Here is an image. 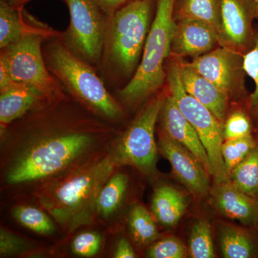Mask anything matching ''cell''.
I'll return each mask as SVG.
<instances>
[{"label":"cell","mask_w":258,"mask_h":258,"mask_svg":"<svg viewBox=\"0 0 258 258\" xmlns=\"http://www.w3.org/2000/svg\"><path fill=\"white\" fill-rule=\"evenodd\" d=\"M66 123L35 139L17 158L7 175L9 184L28 182L57 174L87 152L103 132L101 126L88 120Z\"/></svg>","instance_id":"obj_1"},{"label":"cell","mask_w":258,"mask_h":258,"mask_svg":"<svg viewBox=\"0 0 258 258\" xmlns=\"http://www.w3.org/2000/svg\"><path fill=\"white\" fill-rule=\"evenodd\" d=\"M116 165L113 155H107L70 169L42 187L40 205L71 230L89 223L98 195Z\"/></svg>","instance_id":"obj_2"},{"label":"cell","mask_w":258,"mask_h":258,"mask_svg":"<svg viewBox=\"0 0 258 258\" xmlns=\"http://www.w3.org/2000/svg\"><path fill=\"white\" fill-rule=\"evenodd\" d=\"M156 8L155 0H132L109 19L102 59L111 72L123 77L134 76Z\"/></svg>","instance_id":"obj_3"},{"label":"cell","mask_w":258,"mask_h":258,"mask_svg":"<svg viewBox=\"0 0 258 258\" xmlns=\"http://www.w3.org/2000/svg\"><path fill=\"white\" fill-rule=\"evenodd\" d=\"M43 54L51 74L76 99L105 118L115 120L122 116V108L107 91L94 67L70 50L62 39L46 42Z\"/></svg>","instance_id":"obj_4"},{"label":"cell","mask_w":258,"mask_h":258,"mask_svg":"<svg viewBox=\"0 0 258 258\" xmlns=\"http://www.w3.org/2000/svg\"><path fill=\"white\" fill-rule=\"evenodd\" d=\"M175 0H157V8L142 52L133 77L120 89V101L132 106L142 103L157 92L166 80L164 61L171 55L175 27Z\"/></svg>","instance_id":"obj_5"},{"label":"cell","mask_w":258,"mask_h":258,"mask_svg":"<svg viewBox=\"0 0 258 258\" xmlns=\"http://www.w3.org/2000/svg\"><path fill=\"white\" fill-rule=\"evenodd\" d=\"M166 81L169 94L178 108L196 130L206 149L211 167V175L215 182L229 179L226 174L222 156L223 123L210 109L185 91L177 60L173 61L166 71Z\"/></svg>","instance_id":"obj_6"},{"label":"cell","mask_w":258,"mask_h":258,"mask_svg":"<svg viewBox=\"0 0 258 258\" xmlns=\"http://www.w3.org/2000/svg\"><path fill=\"white\" fill-rule=\"evenodd\" d=\"M45 31L30 30L10 46L1 49L0 61L15 83L38 90L50 98L62 95V85L51 74L43 54Z\"/></svg>","instance_id":"obj_7"},{"label":"cell","mask_w":258,"mask_h":258,"mask_svg":"<svg viewBox=\"0 0 258 258\" xmlns=\"http://www.w3.org/2000/svg\"><path fill=\"white\" fill-rule=\"evenodd\" d=\"M69 8L70 25L62 36L68 47L88 64H101L109 18L96 0H63Z\"/></svg>","instance_id":"obj_8"},{"label":"cell","mask_w":258,"mask_h":258,"mask_svg":"<svg viewBox=\"0 0 258 258\" xmlns=\"http://www.w3.org/2000/svg\"><path fill=\"white\" fill-rule=\"evenodd\" d=\"M165 98L159 96L149 102L125 131L113 155L117 165L127 164L147 175L154 174L158 152L155 127Z\"/></svg>","instance_id":"obj_9"},{"label":"cell","mask_w":258,"mask_h":258,"mask_svg":"<svg viewBox=\"0 0 258 258\" xmlns=\"http://www.w3.org/2000/svg\"><path fill=\"white\" fill-rule=\"evenodd\" d=\"M187 64L199 74L228 93L230 98L247 101L243 55L218 45L208 53L195 57Z\"/></svg>","instance_id":"obj_10"},{"label":"cell","mask_w":258,"mask_h":258,"mask_svg":"<svg viewBox=\"0 0 258 258\" xmlns=\"http://www.w3.org/2000/svg\"><path fill=\"white\" fill-rule=\"evenodd\" d=\"M219 45L244 55L254 44L256 13L252 0H220Z\"/></svg>","instance_id":"obj_11"},{"label":"cell","mask_w":258,"mask_h":258,"mask_svg":"<svg viewBox=\"0 0 258 258\" xmlns=\"http://www.w3.org/2000/svg\"><path fill=\"white\" fill-rule=\"evenodd\" d=\"M161 154L170 163L174 175L195 196L203 198L210 195V174L188 149L162 132L159 139Z\"/></svg>","instance_id":"obj_12"},{"label":"cell","mask_w":258,"mask_h":258,"mask_svg":"<svg viewBox=\"0 0 258 258\" xmlns=\"http://www.w3.org/2000/svg\"><path fill=\"white\" fill-rule=\"evenodd\" d=\"M210 195L214 208L224 216L247 227L258 225V198L241 191L230 179L215 182Z\"/></svg>","instance_id":"obj_13"},{"label":"cell","mask_w":258,"mask_h":258,"mask_svg":"<svg viewBox=\"0 0 258 258\" xmlns=\"http://www.w3.org/2000/svg\"><path fill=\"white\" fill-rule=\"evenodd\" d=\"M218 45V33L208 24L195 20L175 21L171 50V55L174 57L195 58Z\"/></svg>","instance_id":"obj_14"},{"label":"cell","mask_w":258,"mask_h":258,"mask_svg":"<svg viewBox=\"0 0 258 258\" xmlns=\"http://www.w3.org/2000/svg\"><path fill=\"white\" fill-rule=\"evenodd\" d=\"M160 115L163 132L192 153L211 175L208 153L201 139L170 94L166 96Z\"/></svg>","instance_id":"obj_15"},{"label":"cell","mask_w":258,"mask_h":258,"mask_svg":"<svg viewBox=\"0 0 258 258\" xmlns=\"http://www.w3.org/2000/svg\"><path fill=\"white\" fill-rule=\"evenodd\" d=\"M180 76L185 91L206 106L224 123L227 116L228 93L204 77L187 62L178 61Z\"/></svg>","instance_id":"obj_16"},{"label":"cell","mask_w":258,"mask_h":258,"mask_svg":"<svg viewBox=\"0 0 258 258\" xmlns=\"http://www.w3.org/2000/svg\"><path fill=\"white\" fill-rule=\"evenodd\" d=\"M48 98L35 88L22 83H13L0 91V122L8 125L26 114L34 107Z\"/></svg>","instance_id":"obj_17"},{"label":"cell","mask_w":258,"mask_h":258,"mask_svg":"<svg viewBox=\"0 0 258 258\" xmlns=\"http://www.w3.org/2000/svg\"><path fill=\"white\" fill-rule=\"evenodd\" d=\"M187 206V200L184 194L169 185L158 186L153 194V215L159 223L166 227H172L177 225Z\"/></svg>","instance_id":"obj_18"},{"label":"cell","mask_w":258,"mask_h":258,"mask_svg":"<svg viewBox=\"0 0 258 258\" xmlns=\"http://www.w3.org/2000/svg\"><path fill=\"white\" fill-rule=\"evenodd\" d=\"M219 239L223 257L250 258L257 254V246L248 230L230 224L218 225Z\"/></svg>","instance_id":"obj_19"},{"label":"cell","mask_w":258,"mask_h":258,"mask_svg":"<svg viewBox=\"0 0 258 258\" xmlns=\"http://www.w3.org/2000/svg\"><path fill=\"white\" fill-rule=\"evenodd\" d=\"M175 21L195 20L210 25L220 34L221 28L220 0H175L174 8Z\"/></svg>","instance_id":"obj_20"},{"label":"cell","mask_w":258,"mask_h":258,"mask_svg":"<svg viewBox=\"0 0 258 258\" xmlns=\"http://www.w3.org/2000/svg\"><path fill=\"white\" fill-rule=\"evenodd\" d=\"M23 9H18L0 0V47L18 42L29 30L24 25Z\"/></svg>","instance_id":"obj_21"},{"label":"cell","mask_w":258,"mask_h":258,"mask_svg":"<svg viewBox=\"0 0 258 258\" xmlns=\"http://www.w3.org/2000/svg\"><path fill=\"white\" fill-rule=\"evenodd\" d=\"M128 177L123 173L111 176L102 188L97 200L96 212L104 217L113 215L119 207L128 184Z\"/></svg>","instance_id":"obj_22"},{"label":"cell","mask_w":258,"mask_h":258,"mask_svg":"<svg viewBox=\"0 0 258 258\" xmlns=\"http://www.w3.org/2000/svg\"><path fill=\"white\" fill-rule=\"evenodd\" d=\"M128 227L134 242L147 245L155 242L159 237L157 225L150 212L141 205H134L128 216Z\"/></svg>","instance_id":"obj_23"},{"label":"cell","mask_w":258,"mask_h":258,"mask_svg":"<svg viewBox=\"0 0 258 258\" xmlns=\"http://www.w3.org/2000/svg\"><path fill=\"white\" fill-rule=\"evenodd\" d=\"M229 179L241 191L258 198V144L233 169Z\"/></svg>","instance_id":"obj_24"},{"label":"cell","mask_w":258,"mask_h":258,"mask_svg":"<svg viewBox=\"0 0 258 258\" xmlns=\"http://www.w3.org/2000/svg\"><path fill=\"white\" fill-rule=\"evenodd\" d=\"M189 252L193 258L216 257L212 226L208 220L202 219L194 225L189 236Z\"/></svg>","instance_id":"obj_25"},{"label":"cell","mask_w":258,"mask_h":258,"mask_svg":"<svg viewBox=\"0 0 258 258\" xmlns=\"http://www.w3.org/2000/svg\"><path fill=\"white\" fill-rule=\"evenodd\" d=\"M243 66L246 74L253 81L254 84L253 92L246 101V110L253 125L258 127V25L255 26L253 45L243 55Z\"/></svg>","instance_id":"obj_26"},{"label":"cell","mask_w":258,"mask_h":258,"mask_svg":"<svg viewBox=\"0 0 258 258\" xmlns=\"http://www.w3.org/2000/svg\"><path fill=\"white\" fill-rule=\"evenodd\" d=\"M257 144V140L252 134L243 138L224 141L222 156L228 179L233 169L245 159Z\"/></svg>","instance_id":"obj_27"},{"label":"cell","mask_w":258,"mask_h":258,"mask_svg":"<svg viewBox=\"0 0 258 258\" xmlns=\"http://www.w3.org/2000/svg\"><path fill=\"white\" fill-rule=\"evenodd\" d=\"M13 216L22 225L41 235L54 231V225L45 212L30 206H19L13 210Z\"/></svg>","instance_id":"obj_28"},{"label":"cell","mask_w":258,"mask_h":258,"mask_svg":"<svg viewBox=\"0 0 258 258\" xmlns=\"http://www.w3.org/2000/svg\"><path fill=\"white\" fill-rule=\"evenodd\" d=\"M252 126L253 123L247 110H235L227 115L224 122V141L243 138L252 135Z\"/></svg>","instance_id":"obj_29"},{"label":"cell","mask_w":258,"mask_h":258,"mask_svg":"<svg viewBox=\"0 0 258 258\" xmlns=\"http://www.w3.org/2000/svg\"><path fill=\"white\" fill-rule=\"evenodd\" d=\"M186 254L184 244L174 237L155 241L147 252L148 257L151 258H184L186 257Z\"/></svg>","instance_id":"obj_30"},{"label":"cell","mask_w":258,"mask_h":258,"mask_svg":"<svg viewBox=\"0 0 258 258\" xmlns=\"http://www.w3.org/2000/svg\"><path fill=\"white\" fill-rule=\"evenodd\" d=\"M101 245V237L94 232H85L76 236L72 242L73 252L81 257H89L98 253Z\"/></svg>","instance_id":"obj_31"},{"label":"cell","mask_w":258,"mask_h":258,"mask_svg":"<svg viewBox=\"0 0 258 258\" xmlns=\"http://www.w3.org/2000/svg\"><path fill=\"white\" fill-rule=\"evenodd\" d=\"M28 244L23 238L2 227L0 230V254L1 257L14 255L26 251Z\"/></svg>","instance_id":"obj_32"},{"label":"cell","mask_w":258,"mask_h":258,"mask_svg":"<svg viewBox=\"0 0 258 258\" xmlns=\"http://www.w3.org/2000/svg\"><path fill=\"white\" fill-rule=\"evenodd\" d=\"M132 0H96L105 14L111 18L115 12Z\"/></svg>","instance_id":"obj_33"},{"label":"cell","mask_w":258,"mask_h":258,"mask_svg":"<svg viewBox=\"0 0 258 258\" xmlns=\"http://www.w3.org/2000/svg\"><path fill=\"white\" fill-rule=\"evenodd\" d=\"M137 257L133 247L126 239L121 238L118 240L115 248L114 257L133 258Z\"/></svg>","instance_id":"obj_34"},{"label":"cell","mask_w":258,"mask_h":258,"mask_svg":"<svg viewBox=\"0 0 258 258\" xmlns=\"http://www.w3.org/2000/svg\"><path fill=\"white\" fill-rule=\"evenodd\" d=\"M14 83L10 76L9 71L2 61H0V91L9 87Z\"/></svg>","instance_id":"obj_35"},{"label":"cell","mask_w":258,"mask_h":258,"mask_svg":"<svg viewBox=\"0 0 258 258\" xmlns=\"http://www.w3.org/2000/svg\"><path fill=\"white\" fill-rule=\"evenodd\" d=\"M5 2L12 5V6L15 7V8H18V9H23L24 5L30 0H5Z\"/></svg>","instance_id":"obj_36"},{"label":"cell","mask_w":258,"mask_h":258,"mask_svg":"<svg viewBox=\"0 0 258 258\" xmlns=\"http://www.w3.org/2000/svg\"><path fill=\"white\" fill-rule=\"evenodd\" d=\"M256 13V20L258 22V0H252Z\"/></svg>","instance_id":"obj_37"},{"label":"cell","mask_w":258,"mask_h":258,"mask_svg":"<svg viewBox=\"0 0 258 258\" xmlns=\"http://www.w3.org/2000/svg\"><path fill=\"white\" fill-rule=\"evenodd\" d=\"M256 140H257V144H258V137H257V139H256Z\"/></svg>","instance_id":"obj_38"}]
</instances>
